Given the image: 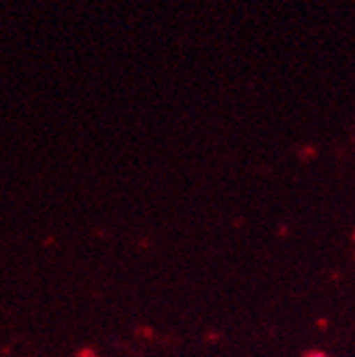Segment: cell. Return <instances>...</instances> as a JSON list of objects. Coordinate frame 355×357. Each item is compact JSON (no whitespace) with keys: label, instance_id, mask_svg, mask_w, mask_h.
I'll return each mask as SVG.
<instances>
[{"label":"cell","instance_id":"1","mask_svg":"<svg viewBox=\"0 0 355 357\" xmlns=\"http://www.w3.org/2000/svg\"><path fill=\"white\" fill-rule=\"evenodd\" d=\"M308 357H328V355H324V353H310Z\"/></svg>","mask_w":355,"mask_h":357}]
</instances>
